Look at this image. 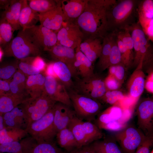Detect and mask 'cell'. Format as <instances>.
<instances>
[{
  "mask_svg": "<svg viewBox=\"0 0 153 153\" xmlns=\"http://www.w3.org/2000/svg\"><path fill=\"white\" fill-rule=\"evenodd\" d=\"M116 1L87 0L84 11L75 22L83 34V40L103 39L107 34V11Z\"/></svg>",
  "mask_w": 153,
  "mask_h": 153,
  "instance_id": "cell-1",
  "label": "cell"
},
{
  "mask_svg": "<svg viewBox=\"0 0 153 153\" xmlns=\"http://www.w3.org/2000/svg\"><path fill=\"white\" fill-rule=\"evenodd\" d=\"M139 0H118L108 9L107 19L108 33L124 30L136 22Z\"/></svg>",
  "mask_w": 153,
  "mask_h": 153,
  "instance_id": "cell-2",
  "label": "cell"
},
{
  "mask_svg": "<svg viewBox=\"0 0 153 153\" xmlns=\"http://www.w3.org/2000/svg\"><path fill=\"white\" fill-rule=\"evenodd\" d=\"M128 30L133 44L134 57L132 65L142 68L143 63L153 60L152 48L137 21L126 29Z\"/></svg>",
  "mask_w": 153,
  "mask_h": 153,
  "instance_id": "cell-3",
  "label": "cell"
},
{
  "mask_svg": "<svg viewBox=\"0 0 153 153\" xmlns=\"http://www.w3.org/2000/svg\"><path fill=\"white\" fill-rule=\"evenodd\" d=\"M68 92L76 116L82 120L94 121L101 109V103L95 99L78 93L72 89H69Z\"/></svg>",
  "mask_w": 153,
  "mask_h": 153,
  "instance_id": "cell-4",
  "label": "cell"
},
{
  "mask_svg": "<svg viewBox=\"0 0 153 153\" xmlns=\"http://www.w3.org/2000/svg\"><path fill=\"white\" fill-rule=\"evenodd\" d=\"M67 128L74 136L78 147L90 145L104 137L101 129L95 124L92 122L84 121L75 115L71 120Z\"/></svg>",
  "mask_w": 153,
  "mask_h": 153,
  "instance_id": "cell-5",
  "label": "cell"
},
{
  "mask_svg": "<svg viewBox=\"0 0 153 153\" xmlns=\"http://www.w3.org/2000/svg\"><path fill=\"white\" fill-rule=\"evenodd\" d=\"M3 51L5 56L13 57L19 60L39 56L42 52L29 40L22 29L4 47Z\"/></svg>",
  "mask_w": 153,
  "mask_h": 153,
  "instance_id": "cell-6",
  "label": "cell"
},
{
  "mask_svg": "<svg viewBox=\"0 0 153 153\" xmlns=\"http://www.w3.org/2000/svg\"><path fill=\"white\" fill-rule=\"evenodd\" d=\"M56 103L44 91L37 98L29 97L26 99L20 105L25 114L27 126L42 117L54 107Z\"/></svg>",
  "mask_w": 153,
  "mask_h": 153,
  "instance_id": "cell-7",
  "label": "cell"
},
{
  "mask_svg": "<svg viewBox=\"0 0 153 153\" xmlns=\"http://www.w3.org/2000/svg\"><path fill=\"white\" fill-rule=\"evenodd\" d=\"M54 114V107L40 119L26 126L25 129L37 142L54 141L56 134L53 126Z\"/></svg>",
  "mask_w": 153,
  "mask_h": 153,
  "instance_id": "cell-8",
  "label": "cell"
},
{
  "mask_svg": "<svg viewBox=\"0 0 153 153\" xmlns=\"http://www.w3.org/2000/svg\"><path fill=\"white\" fill-rule=\"evenodd\" d=\"M22 30L31 42L42 51L48 52L56 44L57 33L41 24Z\"/></svg>",
  "mask_w": 153,
  "mask_h": 153,
  "instance_id": "cell-9",
  "label": "cell"
},
{
  "mask_svg": "<svg viewBox=\"0 0 153 153\" xmlns=\"http://www.w3.org/2000/svg\"><path fill=\"white\" fill-rule=\"evenodd\" d=\"M113 137L123 153H135L146 137L141 130L131 125H128L123 129L116 132Z\"/></svg>",
  "mask_w": 153,
  "mask_h": 153,
  "instance_id": "cell-10",
  "label": "cell"
},
{
  "mask_svg": "<svg viewBox=\"0 0 153 153\" xmlns=\"http://www.w3.org/2000/svg\"><path fill=\"white\" fill-rule=\"evenodd\" d=\"M73 87L78 93L95 99L102 97L107 91L104 80L95 74L88 77L76 78Z\"/></svg>",
  "mask_w": 153,
  "mask_h": 153,
  "instance_id": "cell-11",
  "label": "cell"
},
{
  "mask_svg": "<svg viewBox=\"0 0 153 153\" xmlns=\"http://www.w3.org/2000/svg\"><path fill=\"white\" fill-rule=\"evenodd\" d=\"M56 44L76 48L84 38V35L75 22L64 21L61 29L57 33Z\"/></svg>",
  "mask_w": 153,
  "mask_h": 153,
  "instance_id": "cell-12",
  "label": "cell"
},
{
  "mask_svg": "<svg viewBox=\"0 0 153 153\" xmlns=\"http://www.w3.org/2000/svg\"><path fill=\"white\" fill-rule=\"evenodd\" d=\"M137 125L146 136H153V101L146 99L140 101L137 108Z\"/></svg>",
  "mask_w": 153,
  "mask_h": 153,
  "instance_id": "cell-13",
  "label": "cell"
},
{
  "mask_svg": "<svg viewBox=\"0 0 153 153\" xmlns=\"http://www.w3.org/2000/svg\"><path fill=\"white\" fill-rule=\"evenodd\" d=\"M44 91L51 99L56 102L70 107L72 106L66 87L56 78L51 76H45Z\"/></svg>",
  "mask_w": 153,
  "mask_h": 153,
  "instance_id": "cell-14",
  "label": "cell"
},
{
  "mask_svg": "<svg viewBox=\"0 0 153 153\" xmlns=\"http://www.w3.org/2000/svg\"><path fill=\"white\" fill-rule=\"evenodd\" d=\"M48 52L55 61H60L65 64L69 69L72 77H76L77 73L75 66L76 60L75 49L56 44Z\"/></svg>",
  "mask_w": 153,
  "mask_h": 153,
  "instance_id": "cell-15",
  "label": "cell"
},
{
  "mask_svg": "<svg viewBox=\"0 0 153 153\" xmlns=\"http://www.w3.org/2000/svg\"><path fill=\"white\" fill-rule=\"evenodd\" d=\"M61 2V0H58L56 7L39 15L40 24L56 33L61 28L64 22Z\"/></svg>",
  "mask_w": 153,
  "mask_h": 153,
  "instance_id": "cell-16",
  "label": "cell"
},
{
  "mask_svg": "<svg viewBox=\"0 0 153 153\" xmlns=\"http://www.w3.org/2000/svg\"><path fill=\"white\" fill-rule=\"evenodd\" d=\"M53 126L56 133L60 131L67 128L73 117L75 115L74 110L70 107L58 102L54 106Z\"/></svg>",
  "mask_w": 153,
  "mask_h": 153,
  "instance_id": "cell-17",
  "label": "cell"
},
{
  "mask_svg": "<svg viewBox=\"0 0 153 153\" xmlns=\"http://www.w3.org/2000/svg\"><path fill=\"white\" fill-rule=\"evenodd\" d=\"M87 0H62L61 7L64 21L75 22L84 11Z\"/></svg>",
  "mask_w": 153,
  "mask_h": 153,
  "instance_id": "cell-18",
  "label": "cell"
},
{
  "mask_svg": "<svg viewBox=\"0 0 153 153\" xmlns=\"http://www.w3.org/2000/svg\"><path fill=\"white\" fill-rule=\"evenodd\" d=\"M103 40L101 38H87L83 40L80 44V50L93 64L100 56Z\"/></svg>",
  "mask_w": 153,
  "mask_h": 153,
  "instance_id": "cell-19",
  "label": "cell"
},
{
  "mask_svg": "<svg viewBox=\"0 0 153 153\" xmlns=\"http://www.w3.org/2000/svg\"><path fill=\"white\" fill-rule=\"evenodd\" d=\"M145 74L142 68L137 67L130 76L127 83V88L129 95L138 98L144 88Z\"/></svg>",
  "mask_w": 153,
  "mask_h": 153,
  "instance_id": "cell-20",
  "label": "cell"
},
{
  "mask_svg": "<svg viewBox=\"0 0 153 153\" xmlns=\"http://www.w3.org/2000/svg\"><path fill=\"white\" fill-rule=\"evenodd\" d=\"M20 105L11 111L3 114L5 127L26 129V121L24 111Z\"/></svg>",
  "mask_w": 153,
  "mask_h": 153,
  "instance_id": "cell-21",
  "label": "cell"
},
{
  "mask_svg": "<svg viewBox=\"0 0 153 153\" xmlns=\"http://www.w3.org/2000/svg\"><path fill=\"white\" fill-rule=\"evenodd\" d=\"M36 142L31 137H26L18 141L0 144V153H29Z\"/></svg>",
  "mask_w": 153,
  "mask_h": 153,
  "instance_id": "cell-22",
  "label": "cell"
},
{
  "mask_svg": "<svg viewBox=\"0 0 153 153\" xmlns=\"http://www.w3.org/2000/svg\"><path fill=\"white\" fill-rule=\"evenodd\" d=\"M22 1V0H11L10 5L1 16L10 25L14 31L21 29L19 19Z\"/></svg>",
  "mask_w": 153,
  "mask_h": 153,
  "instance_id": "cell-23",
  "label": "cell"
},
{
  "mask_svg": "<svg viewBox=\"0 0 153 153\" xmlns=\"http://www.w3.org/2000/svg\"><path fill=\"white\" fill-rule=\"evenodd\" d=\"M45 80V76L41 73L27 77L26 92L29 97L36 98L42 95L44 90Z\"/></svg>",
  "mask_w": 153,
  "mask_h": 153,
  "instance_id": "cell-24",
  "label": "cell"
},
{
  "mask_svg": "<svg viewBox=\"0 0 153 153\" xmlns=\"http://www.w3.org/2000/svg\"><path fill=\"white\" fill-rule=\"evenodd\" d=\"M39 15L30 7L27 0H22L19 19L21 29L24 30L36 25L39 20Z\"/></svg>",
  "mask_w": 153,
  "mask_h": 153,
  "instance_id": "cell-25",
  "label": "cell"
},
{
  "mask_svg": "<svg viewBox=\"0 0 153 153\" xmlns=\"http://www.w3.org/2000/svg\"><path fill=\"white\" fill-rule=\"evenodd\" d=\"M80 44L75 49V66L82 78L90 77L94 74L93 64L80 50Z\"/></svg>",
  "mask_w": 153,
  "mask_h": 153,
  "instance_id": "cell-26",
  "label": "cell"
},
{
  "mask_svg": "<svg viewBox=\"0 0 153 153\" xmlns=\"http://www.w3.org/2000/svg\"><path fill=\"white\" fill-rule=\"evenodd\" d=\"M103 137L90 144L96 153H123L113 136Z\"/></svg>",
  "mask_w": 153,
  "mask_h": 153,
  "instance_id": "cell-27",
  "label": "cell"
},
{
  "mask_svg": "<svg viewBox=\"0 0 153 153\" xmlns=\"http://www.w3.org/2000/svg\"><path fill=\"white\" fill-rule=\"evenodd\" d=\"M26 95H19L8 93L0 96V113L9 112L28 98Z\"/></svg>",
  "mask_w": 153,
  "mask_h": 153,
  "instance_id": "cell-28",
  "label": "cell"
},
{
  "mask_svg": "<svg viewBox=\"0 0 153 153\" xmlns=\"http://www.w3.org/2000/svg\"><path fill=\"white\" fill-rule=\"evenodd\" d=\"M116 37L115 32H109L103 39L102 49L97 63L98 67L101 70H104L112 46Z\"/></svg>",
  "mask_w": 153,
  "mask_h": 153,
  "instance_id": "cell-29",
  "label": "cell"
},
{
  "mask_svg": "<svg viewBox=\"0 0 153 153\" xmlns=\"http://www.w3.org/2000/svg\"><path fill=\"white\" fill-rule=\"evenodd\" d=\"M56 136L58 144L66 152L70 151L78 147V144L74 136L67 128L58 132Z\"/></svg>",
  "mask_w": 153,
  "mask_h": 153,
  "instance_id": "cell-30",
  "label": "cell"
},
{
  "mask_svg": "<svg viewBox=\"0 0 153 153\" xmlns=\"http://www.w3.org/2000/svg\"><path fill=\"white\" fill-rule=\"evenodd\" d=\"M53 68L57 79L66 87L67 90L72 89L74 83L72 80L71 73L67 66L60 61L53 63Z\"/></svg>",
  "mask_w": 153,
  "mask_h": 153,
  "instance_id": "cell-31",
  "label": "cell"
},
{
  "mask_svg": "<svg viewBox=\"0 0 153 153\" xmlns=\"http://www.w3.org/2000/svg\"><path fill=\"white\" fill-rule=\"evenodd\" d=\"M27 134L25 129L5 127L0 130V144L19 141Z\"/></svg>",
  "mask_w": 153,
  "mask_h": 153,
  "instance_id": "cell-32",
  "label": "cell"
},
{
  "mask_svg": "<svg viewBox=\"0 0 153 153\" xmlns=\"http://www.w3.org/2000/svg\"><path fill=\"white\" fill-rule=\"evenodd\" d=\"M19 70L14 74L12 79L9 81L10 92L11 94L19 95H26L25 93L26 80L27 78Z\"/></svg>",
  "mask_w": 153,
  "mask_h": 153,
  "instance_id": "cell-33",
  "label": "cell"
},
{
  "mask_svg": "<svg viewBox=\"0 0 153 153\" xmlns=\"http://www.w3.org/2000/svg\"><path fill=\"white\" fill-rule=\"evenodd\" d=\"M58 0H29L28 3L30 7L34 11L41 14L46 12L56 7Z\"/></svg>",
  "mask_w": 153,
  "mask_h": 153,
  "instance_id": "cell-34",
  "label": "cell"
},
{
  "mask_svg": "<svg viewBox=\"0 0 153 153\" xmlns=\"http://www.w3.org/2000/svg\"><path fill=\"white\" fill-rule=\"evenodd\" d=\"M18 60L15 59L0 64V79L10 81L18 70Z\"/></svg>",
  "mask_w": 153,
  "mask_h": 153,
  "instance_id": "cell-35",
  "label": "cell"
},
{
  "mask_svg": "<svg viewBox=\"0 0 153 153\" xmlns=\"http://www.w3.org/2000/svg\"><path fill=\"white\" fill-rule=\"evenodd\" d=\"M29 153H66L58 147L54 141L35 143Z\"/></svg>",
  "mask_w": 153,
  "mask_h": 153,
  "instance_id": "cell-36",
  "label": "cell"
},
{
  "mask_svg": "<svg viewBox=\"0 0 153 153\" xmlns=\"http://www.w3.org/2000/svg\"><path fill=\"white\" fill-rule=\"evenodd\" d=\"M14 31L10 25L4 18H0V44L4 47L12 39Z\"/></svg>",
  "mask_w": 153,
  "mask_h": 153,
  "instance_id": "cell-37",
  "label": "cell"
},
{
  "mask_svg": "<svg viewBox=\"0 0 153 153\" xmlns=\"http://www.w3.org/2000/svg\"><path fill=\"white\" fill-rule=\"evenodd\" d=\"M137 13V17L153 19V0H139Z\"/></svg>",
  "mask_w": 153,
  "mask_h": 153,
  "instance_id": "cell-38",
  "label": "cell"
},
{
  "mask_svg": "<svg viewBox=\"0 0 153 153\" xmlns=\"http://www.w3.org/2000/svg\"><path fill=\"white\" fill-rule=\"evenodd\" d=\"M121 55L117 45L116 37L112 46L104 70L111 66L120 63H121Z\"/></svg>",
  "mask_w": 153,
  "mask_h": 153,
  "instance_id": "cell-39",
  "label": "cell"
},
{
  "mask_svg": "<svg viewBox=\"0 0 153 153\" xmlns=\"http://www.w3.org/2000/svg\"><path fill=\"white\" fill-rule=\"evenodd\" d=\"M122 92L118 90L107 91L104 95L98 99L103 102L111 105L115 104L124 98Z\"/></svg>",
  "mask_w": 153,
  "mask_h": 153,
  "instance_id": "cell-40",
  "label": "cell"
},
{
  "mask_svg": "<svg viewBox=\"0 0 153 153\" xmlns=\"http://www.w3.org/2000/svg\"><path fill=\"white\" fill-rule=\"evenodd\" d=\"M138 21L147 39L153 41V19L137 17Z\"/></svg>",
  "mask_w": 153,
  "mask_h": 153,
  "instance_id": "cell-41",
  "label": "cell"
},
{
  "mask_svg": "<svg viewBox=\"0 0 153 153\" xmlns=\"http://www.w3.org/2000/svg\"><path fill=\"white\" fill-rule=\"evenodd\" d=\"M18 69L27 76L40 73V71L31 64L21 60H18Z\"/></svg>",
  "mask_w": 153,
  "mask_h": 153,
  "instance_id": "cell-42",
  "label": "cell"
},
{
  "mask_svg": "<svg viewBox=\"0 0 153 153\" xmlns=\"http://www.w3.org/2000/svg\"><path fill=\"white\" fill-rule=\"evenodd\" d=\"M109 68V74L115 77L120 84L122 83L125 77L126 68L121 63Z\"/></svg>",
  "mask_w": 153,
  "mask_h": 153,
  "instance_id": "cell-43",
  "label": "cell"
},
{
  "mask_svg": "<svg viewBox=\"0 0 153 153\" xmlns=\"http://www.w3.org/2000/svg\"><path fill=\"white\" fill-rule=\"evenodd\" d=\"M128 125V123H124L118 120H114L102 126L100 129L117 132L125 128Z\"/></svg>",
  "mask_w": 153,
  "mask_h": 153,
  "instance_id": "cell-44",
  "label": "cell"
},
{
  "mask_svg": "<svg viewBox=\"0 0 153 153\" xmlns=\"http://www.w3.org/2000/svg\"><path fill=\"white\" fill-rule=\"evenodd\" d=\"M153 136H146V138L137 147L135 153H150L153 146Z\"/></svg>",
  "mask_w": 153,
  "mask_h": 153,
  "instance_id": "cell-45",
  "label": "cell"
},
{
  "mask_svg": "<svg viewBox=\"0 0 153 153\" xmlns=\"http://www.w3.org/2000/svg\"><path fill=\"white\" fill-rule=\"evenodd\" d=\"M20 60L31 64L40 71L44 70L46 67L44 60L39 56L29 57Z\"/></svg>",
  "mask_w": 153,
  "mask_h": 153,
  "instance_id": "cell-46",
  "label": "cell"
},
{
  "mask_svg": "<svg viewBox=\"0 0 153 153\" xmlns=\"http://www.w3.org/2000/svg\"><path fill=\"white\" fill-rule=\"evenodd\" d=\"M107 91L116 90L120 87V83L115 77L109 74L104 80Z\"/></svg>",
  "mask_w": 153,
  "mask_h": 153,
  "instance_id": "cell-47",
  "label": "cell"
},
{
  "mask_svg": "<svg viewBox=\"0 0 153 153\" xmlns=\"http://www.w3.org/2000/svg\"><path fill=\"white\" fill-rule=\"evenodd\" d=\"M105 110L114 120H119L122 114V109L118 106L114 105L110 107Z\"/></svg>",
  "mask_w": 153,
  "mask_h": 153,
  "instance_id": "cell-48",
  "label": "cell"
},
{
  "mask_svg": "<svg viewBox=\"0 0 153 153\" xmlns=\"http://www.w3.org/2000/svg\"><path fill=\"white\" fill-rule=\"evenodd\" d=\"M66 153H96L90 144L76 148Z\"/></svg>",
  "mask_w": 153,
  "mask_h": 153,
  "instance_id": "cell-49",
  "label": "cell"
},
{
  "mask_svg": "<svg viewBox=\"0 0 153 153\" xmlns=\"http://www.w3.org/2000/svg\"><path fill=\"white\" fill-rule=\"evenodd\" d=\"M8 93H11L9 81L0 79V96Z\"/></svg>",
  "mask_w": 153,
  "mask_h": 153,
  "instance_id": "cell-50",
  "label": "cell"
},
{
  "mask_svg": "<svg viewBox=\"0 0 153 153\" xmlns=\"http://www.w3.org/2000/svg\"><path fill=\"white\" fill-rule=\"evenodd\" d=\"M153 72L150 73L145 82L144 88L148 91L151 93L153 92Z\"/></svg>",
  "mask_w": 153,
  "mask_h": 153,
  "instance_id": "cell-51",
  "label": "cell"
},
{
  "mask_svg": "<svg viewBox=\"0 0 153 153\" xmlns=\"http://www.w3.org/2000/svg\"><path fill=\"white\" fill-rule=\"evenodd\" d=\"M45 73L46 75L51 76L57 79V76L54 70L53 63H50L47 65L46 68Z\"/></svg>",
  "mask_w": 153,
  "mask_h": 153,
  "instance_id": "cell-52",
  "label": "cell"
},
{
  "mask_svg": "<svg viewBox=\"0 0 153 153\" xmlns=\"http://www.w3.org/2000/svg\"><path fill=\"white\" fill-rule=\"evenodd\" d=\"M11 0H0V9L6 10L10 5Z\"/></svg>",
  "mask_w": 153,
  "mask_h": 153,
  "instance_id": "cell-53",
  "label": "cell"
},
{
  "mask_svg": "<svg viewBox=\"0 0 153 153\" xmlns=\"http://www.w3.org/2000/svg\"><path fill=\"white\" fill-rule=\"evenodd\" d=\"M3 115V114L0 113V130L5 127L4 124Z\"/></svg>",
  "mask_w": 153,
  "mask_h": 153,
  "instance_id": "cell-54",
  "label": "cell"
},
{
  "mask_svg": "<svg viewBox=\"0 0 153 153\" xmlns=\"http://www.w3.org/2000/svg\"><path fill=\"white\" fill-rule=\"evenodd\" d=\"M4 55L3 51L2 50L1 48L0 47V61L1 60L2 57Z\"/></svg>",
  "mask_w": 153,
  "mask_h": 153,
  "instance_id": "cell-55",
  "label": "cell"
},
{
  "mask_svg": "<svg viewBox=\"0 0 153 153\" xmlns=\"http://www.w3.org/2000/svg\"><path fill=\"white\" fill-rule=\"evenodd\" d=\"M150 153H153V149H152V150H151V151L150 152Z\"/></svg>",
  "mask_w": 153,
  "mask_h": 153,
  "instance_id": "cell-56",
  "label": "cell"
},
{
  "mask_svg": "<svg viewBox=\"0 0 153 153\" xmlns=\"http://www.w3.org/2000/svg\"><path fill=\"white\" fill-rule=\"evenodd\" d=\"M23 153V152H18V153Z\"/></svg>",
  "mask_w": 153,
  "mask_h": 153,
  "instance_id": "cell-57",
  "label": "cell"
},
{
  "mask_svg": "<svg viewBox=\"0 0 153 153\" xmlns=\"http://www.w3.org/2000/svg\"><path fill=\"white\" fill-rule=\"evenodd\" d=\"M1 38H0V43H1Z\"/></svg>",
  "mask_w": 153,
  "mask_h": 153,
  "instance_id": "cell-58",
  "label": "cell"
},
{
  "mask_svg": "<svg viewBox=\"0 0 153 153\" xmlns=\"http://www.w3.org/2000/svg\"></svg>",
  "mask_w": 153,
  "mask_h": 153,
  "instance_id": "cell-59",
  "label": "cell"
}]
</instances>
